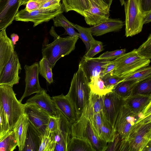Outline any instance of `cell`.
<instances>
[{
    "label": "cell",
    "mask_w": 151,
    "mask_h": 151,
    "mask_svg": "<svg viewBox=\"0 0 151 151\" xmlns=\"http://www.w3.org/2000/svg\"><path fill=\"white\" fill-rule=\"evenodd\" d=\"M88 83L84 71L79 63L78 70L74 74L69 91L66 95L75 108L77 119L89 100L91 90Z\"/></svg>",
    "instance_id": "6da1fadb"
},
{
    "label": "cell",
    "mask_w": 151,
    "mask_h": 151,
    "mask_svg": "<svg viewBox=\"0 0 151 151\" xmlns=\"http://www.w3.org/2000/svg\"><path fill=\"white\" fill-rule=\"evenodd\" d=\"M50 33L54 37V41L49 44L45 42L43 45L42 53V57L47 59L53 68L58 60L74 50L78 37H60L56 33L53 26Z\"/></svg>",
    "instance_id": "7a4b0ae2"
},
{
    "label": "cell",
    "mask_w": 151,
    "mask_h": 151,
    "mask_svg": "<svg viewBox=\"0 0 151 151\" xmlns=\"http://www.w3.org/2000/svg\"><path fill=\"white\" fill-rule=\"evenodd\" d=\"M0 105L2 106L11 130L24 113L25 104L17 99L12 87L0 85Z\"/></svg>",
    "instance_id": "3957f363"
},
{
    "label": "cell",
    "mask_w": 151,
    "mask_h": 151,
    "mask_svg": "<svg viewBox=\"0 0 151 151\" xmlns=\"http://www.w3.org/2000/svg\"><path fill=\"white\" fill-rule=\"evenodd\" d=\"M87 106L86 104L79 118L71 125V136L86 138L96 151H106L108 143L101 139L95 132L90 121Z\"/></svg>",
    "instance_id": "277c9868"
},
{
    "label": "cell",
    "mask_w": 151,
    "mask_h": 151,
    "mask_svg": "<svg viewBox=\"0 0 151 151\" xmlns=\"http://www.w3.org/2000/svg\"><path fill=\"white\" fill-rule=\"evenodd\" d=\"M114 61L115 68L110 73L113 75L124 78L138 70L148 66L151 62L150 59L139 55L137 49L120 55Z\"/></svg>",
    "instance_id": "5b68a950"
},
{
    "label": "cell",
    "mask_w": 151,
    "mask_h": 151,
    "mask_svg": "<svg viewBox=\"0 0 151 151\" xmlns=\"http://www.w3.org/2000/svg\"><path fill=\"white\" fill-rule=\"evenodd\" d=\"M125 13V36L131 37L140 32L144 24L143 13L136 0H127L124 4Z\"/></svg>",
    "instance_id": "8992f818"
},
{
    "label": "cell",
    "mask_w": 151,
    "mask_h": 151,
    "mask_svg": "<svg viewBox=\"0 0 151 151\" xmlns=\"http://www.w3.org/2000/svg\"><path fill=\"white\" fill-rule=\"evenodd\" d=\"M63 8L61 3L53 6L33 10L30 12L25 9L18 12L14 17L17 21L34 23V27L52 19L58 14L63 13Z\"/></svg>",
    "instance_id": "52a82bcc"
},
{
    "label": "cell",
    "mask_w": 151,
    "mask_h": 151,
    "mask_svg": "<svg viewBox=\"0 0 151 151\" xmlns=\"http://www.w3.org/2000/svg\"><path fill=\"white\" fill-rule=\"evenodd\" d=\"M144 118L142 113L132 112L124 102L117 120L116 130L123 139H127L129 134L137 123Z\"/></svg>",
    "instance_id": "ba28073f"
},
{
    "label": "cell",
    "mask_w": 151,
    "mask_h": 151,
    "mask_svg": "<svg viewBox=\"0 0 151 151\" xmlns=\"http://www.w3.org/2000/svg\"><path fill=\"white\" fill-rule=\"evenodd\" d=\"M151 138V122L144 124L139 122L129 136L130 151H142Z\"/></svg>",
    "instance_id": "9c48e42d"
},
{
    "label": "cell",
    "mask_w": 151,
    "mask_h": 151,
    "mask_svg": "<svg viewBox=\"0 0 151 151\" xmlns=\"http://www.w3.org/2000/svg\"><path fill=\"white\" fill-rule=\"evenodd\" d=\"M22 70L18 55L15 51L0 71V85L12 87L18 84L20 79L19 74Z\"/></svg>",
    "instance_id": "30bf717a"
},
{
    "label": "cell",
    "mask_w": 151,
    "mask_h": 151,
    "mask_svg": "<svg viewBox=\"0 0 151 151\" xmlns=\"http://www.w3.org/2000/svg\"><path fill=\"white\" fill-rule=\"evenodd\" d=\"M104 99L102 113L106 119L116 130L117 120L125 100L112 92L104 96Z\"/></svg>",
    "instance_id": "8fae6325"
},
{
    "label": "cell",
    "mask_w": 151,
    "mask_h": 151,
    "mask_svg": "<svg viewBox=\"0 0 151 151\" xmlns=\"http://www.w3.org/2000/svg\"><path fill=\"white\" fill-rule=\"evenodd\" d=\"M24 104V113L29 122L42 136L45 135L50 115L35 104Z\"/></svg>",
    "instance_id": "7c38bea8"
},
{
    "label": "cell",
    "mask_w": 151,
    "mask_h": 151,
    "mask_svg": "<svg viewBox=\"0 0 151 151\" xmlns=\"http://www.w3.org/2000/svg\"><path fill=\"white\" fill-rule=\"evenodd\" d=\"M25 73V87L24 92L19 101L22 100L33 94L43 91L39 83L38 75L40 73L39 63L35 62L31 65H26L24 67Z\"/></svg>",
    "instance_id": "4fadbf2b"
},
{
    "label": "cell",
    "mask_w": 151,
    "mask_h": 151,
    "mask_svg": "<svg viewBox=\"0 0 151 151\" xmlns=\"http://www.w3.org/2000/svg\"><path fill=\"white\" fill-rule=\"evenodd\" d=\"M22 0H0V30L12 23Z\"/></svg>",
    "instance_id": "5bb4252c"
},
{
    "label": "cell",
    "mask_w": 151,
    "mask_h": 151,
    "mask_svg": "<svg viewBox=\"0 0 151 151\" xmlns=\"http://www.w3.org/2000/svg\"><path fill=\"white\" fill-rule=\"evenodd\" d=\"M111 61L101 59L98 57L88 58L83 57L79 63L89 82L92 78L99 76Z\"/></svg>",
    "instance_id": "9a60e30c"
},
{
    "label": "cell",
    "mask_w": 151,
    "mask_h": 151,
    "mask_svg": "<svg viewBox=\"0 0 151 151\" xmlns=\"http://www.w3.org/2000/svg\"><path fill=\"white\" fill-rule=\"evenodd\" d=\"M26 103L36 105L50 116H55L57 114L58 109L52 98L47 93L45 90L44 89L36 93V94L28 99Z\"/></svg>",
    "instance_id": "2e32d148"
},
{
    "label": "cell",
    "mask_w": 151,
    "mask_h": 151,
    "mask_svg": "<svg viewBox=\"0 0 151 151\" xmlns=\"http://www.w3.org/2000/svg\"><path fill=\"white\" fill-rule=\"evenodd\" d=\"M91 5L90 9L83 12L86 23L93 26L98 25L109 18L110 8L101 9L92 0H89Z\"/></svg>",
    "instance_id": "e0dca14e"
},
{
    "label": "cell",
    "mask_w": 151,
    "mask_h": 151,
    "mask_svg": "<svg viewBox=\"0 0 151 151\" xmlns=\"http://www.w3.org/2000/svg\"><path fill=\"white\" fill-rule=\"evenodd\" d=\"M52 99L57 108L60 111L72 124L77 119L75 108L70 100L63 93L53 96Z\"/></svg>",
    "instance_id": "ac0fdd59"
},
{
    "label": "cell",
    "mask_w": 151,
    "mask_h": 151,
    "mask_svg": "<svg viewBox=\"0 0 151 151\" xmlns=\"http://www.w3.org/2000/svg\"><path fill=\"white\" fill-rule=\"evenodd\" d=\"M15 46L7 36L6 29L0 32V71L15 51Z\"/></svg>",
    "instance_id": "d6986e66"
},
{
    "label": "cell",
    "mask_w": 151,
    "mask_h": 151,
    "mask_svg": "<svg viewBox=\"0 0 151 151\" xmlns=\"http://www.w3.org/2000/svg\"><path fill=\"white\" fill-rule=\"evenodd\" d=\"M124 22L119 19L109 18L100 24L91 27L93 35L101 36L107 33L117 32L124 26Z\"/></svg>",
    "instance_id": "ffe728a7"
},
{
    "label": "cell",
    "mask_w": 151,
    "mask_h": 151,
    "mask_svg": "<svg viewBox=\"0 0 151 151\" xmlns=\"http://www.w3.org/2000/svg\"><path fill=\"white\" fill-rule=\"evenodd\" d=\"M42 137V134L29 122L22 151H38Z\"/></svg>",
    "instance_id": "44dd1931"
},
{
    "label": "cell",
    "mask_w": 151,
    "mask_h": 151,
    "mask_svg": "<svg viewBox=\"0 0 151 151\" xmlns=\"http://www.w3.org/2000/svg\"><path fill=\"white\" fill-rule=\"evenodd\" d=\"M29 122L24 113L13 130L17 141L19 151H22L24 148Z\"/></svg>",
    "instance_id": "7402d4cb"
},
{
    "label": "cell",
    "mask_w": 151,
    "mask_h": 151,
    "mask_svg": "<svg viewBox=\"0 0 151 151\" xmlns=\"http://www.w3.org/2000/svg\"><path fill=\"white\" fill-rule=\"evenodd\" d=\"M151 101V97L141 95L131 96L125 100L131 111L136 114L142 113Z\"/></svg>",
    "instance_id": "603a6c76"
},
{
    "label": "cell",
    "mask_w": 151,
    "mask_h": 151,
    "mask_svg": "<svg viewBox=\"0 0 151 151\" xmlns=\"http://www.w3.org/2000/svg\"><path fill=\"white\" fill-rule=\"evenodd\" d=\"M63 9L68 12L74 11L84 17L83 12L90 9L89 0H62Z\"/></svg>",
    "instance_id": "cb8c5ba5"
},
{
    "label": "cell",
    "mask_w": 151,
    "mask_h": 151,
    "mask_svg": "<svg viewBox=\"0 0 151 151\" xmlns=\"http://www.w3.org/2000/svg\"><path fill=\"white\" fill-rule=\"evenodd\" d=\"M138 82L133 80L123 81L116 85L112 92L125 100L131 96L133 89Z\"/></svg>",
    "instance_id": "d4e9b609"
},
{
    "label": "cell",
    "mask_w": 151,
    "mask_h": 151,
    "mask_svg": "<svg viewBox=\"0 0 151 151\" xmlns=\"http://www.w3.org/2000/svg\"><path fill=\"white\" fill-rule=\"evenodd\" d=\"M67 151H96L90 141L86 138L71 137Z\"/></svg>",
    "instance_id": "484cf974"
},
{
    "label": "cell",
    "mask_w": 151,
    "mask_h": 151,
    "mask_svg": "<svg viewBox=\"0 0 151 151\" xmlns=\"http://www.w3.org/2000/svg\"><path fill=\"white\" fill-rule=\"evenodd\" d=\"M104 105V96L94 93L91 91L87 103L88 111L89 115L102 111Z\"/></svg>",
    "instance_id": "4316f807"
},
{
    "label": "cell",
    "mask_w": 151,
    "mask_h": 151,
    "mask_svg": "<svg viewBox=\"0 0 151 151\" xmlns=\"http://www.w3.org/2000/svg\"><path fill=\"white\" fill-rule=\"evenodd\" d=\"M103 121L100 137L101 139L109 143L113 142L116 136V130L106 119L102 113Z\"/></svg>",
    "instance_id": "83f0119b"
},
{
    "label": "cell",
    "mask_w": 151,
    "mask_h": 151,
    "mask_svg": "<svg viewBox=\"0 0 151 151\" xmlns=\"http://www.w3.org/2000/svg\"><path fill=\"white\" fill-rule=\"evenodd\" d=\"M17 146V141L13 130L0 138V151H13Z\"/></svg>",
    "instance_id": "f1b7e54d"
},
{
    "label": "cell",
    "mask_w": 151,
    "mask_h": 151,
    "mask_svg": "<svg viewBox=\"0 0 151 151\" xmlns=\"http://www.w3.org/2000/svg\"><path fill=\"white\" fill-rule=\"evenodd\" d=\"M138 95L151 97V76L136 84L131 96Z\"/></svg>",
    "instance_id": "f546056e"
},
{
    "label": "cell",
    "mask_w": 151,
    "mask_h": 151,
    "mask_svg": "<svg viewBox=\"0 0 151 151\" xmlns=\"http://www.w3.org/2000/svg\"><path fill=\"white\" fill-rule=\"evenodd\" d=\"M91 91L101 96H104L112 92V90L107 88L105 86L102 78L99 76L91 79L88 83Z\"/></svg>",
    "instance_id": "4dcf8cb0"
},
{
    "label": "cell",
    "mask_w": 151,
    "mask_h": 151,
    "mask_svg": "<svg viewBox=\"0 0 151 151\" xmlns=\"http://www.w3.org/2000/svg\"><path fill=\"white\" fill-rule=\"evenodd\" d=\"M75 28L78 31L80 35V38L85 45L86 53L89 50L91 43L95 40L92 36L91 28L83 27L75 24Z\"/></svg>",
    "instance_id": "1f68e13d"
},
{
    "label": "cell",
    "mask_w": 151,
    "mask_h": 151,
    "mask_svg": "<svg viewBox=\"0 0 151 151\" xmlns=\"http://www.w3.org/2000/svg\"><path fill=\"white\" fill-rule=\"evenodd\" d=\"M40 74L44 77L47 83L50 84L53 82L52 67L48 61L42 57L39 62Z\"/></svg>",
    "instance_id": "d6a6232c"
},
{
    "label": "cell",
    "mask_w": 151,
    "mask_h": 151,
    "mask_svg": "<svg viewBox=\"0 0 151 151\" xmlns=\"http://www.w3.org/2000/svg\"><path fill=\"white\" fill-rule=\"evenodd\" d=\"M151 76V66L141 68L125 78L124 81L136 80L138 82Z\"/></svg>",
    "instance_id": "836d02e7"
},
{
    "label": "cell",
    "mask_w": 151,
    "mask_h": 151,
    "mask_svg": "<svg viewBox=\"0 0 151 151\" xmlns=\"http://www.w3.org/2000/svg\"><path fill=\"white\" fill-rule=\"evenodd\" d=\"M0 105V138H1L12 130L3 108L1 105Z\"/></svg>",
    "instance_id": "e575fe53"
},
{
    "label": "cell",
    "mask_w": 151,
    "mask_h": 151,
    "mask_svg": "<svg viewBox=\"0 0 151 151\" xmlns=\"http://www.w3.org/2000/svg\"><path fill=\"white\" fill-rule=\"evenodd\" d=\"M138 54L145 58L151 59V33L147 40L137 49Z\"/></svg>",
    "instance_id": "d590c367"
},
{
    "label": "cell",
    "mask_w": 151,
    "mask_h": 151,
    "mask_svg": "<svg viewBox=\"0 0 151 151\" xmlns=\"http://www.w3.org/2000/svg\"><path fill=\"white\" fill-rule=\"evenodd\" d=\"M88 112L91 122L95 132L100 138V131L103 121L102 111L99 113L91 115L89 114L88 109Z\"/></svg>",
    "instance_id": "8d00e7d4"
},
{
    "label": "cell",
    "mask_w": 151,
    "mask_h": 151,
    "mask_svg": "<svg viewBox=\"0 0 151 151\" xmlns=\"http://www.w3.org/2000/svg\"><path fill=\"white\" fill-rule=\"evenodd\" d=\"M106 86L113 90L114 87L120 82L124 81V78L113 75L111 73H108L101 77Z\"/></svg>",
    "instance_id": "74e56055"
},
{
    "label": "cell",
    "mask_w": 151,
    "mask_h": 151,
    "mask_svg": "<svg viewBox=\"0 0 151 151\" xmlns=\"http://www.w3.org/2000/svg\"><path fill=\"white\" fill-rule=\"evenodd\" d=\"M104 50L103 43L95 40L91 43L89 50L83 56L86 58H92Z\"/></svg>",
    "instance_id": "f35d334b"
},
{
    "label": "cell",
    "mask_w": 151,
    "mask_h": 151,
    "mask_svg": "<svg viewBox=\"0 0 151 151\" xmlns=\"http://www.w3.org/2000/svg\"><path fill=\"white\" fill-rule=\"evenodd\" d=\"M56 143L51 139L50 134L42 136L38 151H54Z\"/></svg>",
    "instance_id": "ab89813d"
},
{
    "label": "cell",
    "mask_w": 151,
    "mask_h": 151,
    "mask_svg": "<svg viewBox=\"0 0 151 151\" xmlns=\"http://www.w3.org/2000/svg\"><path fill=\"white\" fill-rule=\"evenodd\" d=\"M54 25L56 27H60L64 28L72 26L75 28V24L69 21L63 15L62 13L57 15L52 19Z\"/></svg>",
    "instance_id": "60d3db41"
},
{
    "label": "cell",
    "mask_w": 151,
    "mask_h": 151,
    "mask_svg": "<svg viewBox=\"0 0 151 151\" xmlns=\"http://www.w3.org/2000/svg\"><path fill=\"white\" fill-rule=\"evenodd\" d=\"M125 49L117 50L111 51H107L101 55L98 58L101 59L112 60L125 53Z\"/></svg>",
    "instance_id": "b9f144b4"
},
{
    "label": "cell",
    "mask_w": 151,
    "mask_h": 151,
    "mask_svg": "<svg viewBox=\"0 0 151 151\" xmlns=\"http://www.w3.org/2000/svg\"><path fill=\"white\" fill-rule=\"evenodd\" d=\"M59 126V117L57 114L55 116H50L45 135H48L58 130Z\"/></svg>",
    "instance_id": "7bdbcfd3"
},
{
    "label": "cell",
    "mask_w": 151,
    "mask_h": 151,
    "mask_svg": "<svg viewBox=\"0 0 151 151\" xmlns=\"http://www.w3.org/2000/svg\"><path fill=\"white\" fill-rule=\"evenodd\" d=\"M49 0H30L26 4L25 9L29 12L40 9L41 6Z\"/></svg>",
    "instance_id": "ee69618b"
},
{
    "label": "cell",
    "mask_w": 151,
    "mask_h": 151,
    "mask_svg": "<svg viewBox=\"0 0 151 151\" xmlns=\"http://www.w3.org/2000/svg\"><path fill=\"white\" fill-rule=\"evenodd\" d=\"M140 7L143 14L151 10V0H140Z\"/></svg>",
    "instance_id": "f6af8a7d"
},
{
    "label": "cell",
    "mask_w": 151,
    "mask_h": 151,
    "mask_svg": "<svg viewBox=\"0 0 151 151\" xmlns=\"http://www.w3.org/2000/svg\"><path fill=\"white\" fill-rule=\"evenodd\" d=\"M115 64L113 60L109 63L106 66L104 70L100 74L99 76L102 77L106 74L112 72L114 69Z\"/></svg>",
    "instance_id": "bcb514c9"
},
{
    "label": "cell",
    "mask_w": 151,
    "mask_h": 151,
    "mask_svg": "<svg viewBox=\"0 0 151 151\" xmlns=\"http://www.w3.org/2000/svg\"><path fill=\"white\" fill-rule=\"evenodd\" d=\"M74 28L72 26H70L64 28L65 29V35H68L69 36L72 37H77L80 38V35L75 31Z\"/></svg>",
    "instance_id": "7dc6e473"
},
{
    "label": "cell",
    "mask_w": 151,
    "mask_h": 151,
    "mask_svg": "<svg viewBox=\"0 0 151 151\" xmlns=\"http://www.w3.org/2000/svg\"><path fill=\"white\" fill-rule=\"evenodd\" d=\"M61 0H49L44 4L41 6L40 9L57 5L61 3Z\"/></svg>",
    "instance_id": "c3c4849f"
},
{
    "label": "cell",
    "mask_w": 151,
    "mask_h": 151,
    "mask_svg": "<svg viewBox=\"0 0 151 151\" xmlns=\"http://www.w3.org/2000/svg\"><path fill=\"white\" fill-rule=\"evenodd\" d=\"M92 0L96 5L99 7L101 9H105L107 7H109L104 2L103 0Z\"/></svg>",
    "instance_id": "681fc988"
},
{
    "label": "cell",
    "mask_w": 151,
    "mask_h": 151,
    "mask_svg": "<svg viewBox=\"0 0 151 151\" xmlns=\"http://www.w3.org/2000/svg\"><path fill=\"white\" fill-rule=\"evenodd\" d=\"M143 22L144 24L151 22V10L143 14Z\"/></svg>",
    "instance_id": "f907efd6"
},
{
    "label": "cell",
    "mask_w": 151,
    "mask_h": 151,
    "mask_svg": "<svg viewBox=\"0 0 151 151\" xmlns=\"http://www.w3.org/2000/svg\"><path fill=\"white\" fill-rule=\"evenodd\" d=\"M144 118L151 114V101L142 113Z\"/></svg>",
    "instance_id": "816d5d0a"
},
{
    "label": "cell",
    "mask_w": 151,
    "mask_h": 151,
    "mask_svg": "<svg viewBox=\"0 0 151 151\" xmlns=\"http://www.w3.org/2000/svg\"><path fill=\"white\" fill-rule=\"evenodd\" d=\"M11 40L13 44L15 45L17 44L16 42H17L19 39V36L16 34L12 33L11 36Z\"/></svg>",
    "instance_id": "f5cc1de1"
},
{
    "label": "cell",
    "mask_w": 151,
    "mask_h": 151,
    "mask_svg": "<svg viewBox=\"0 0 151 151\" xmlns=\"http://www.w3.org/2000/svg\"><path fill=\"white\" fill-rule=\"evenodd\" d=\"M151 122V114L144 117L139 122L141 124H144Z\"/></svg>",
    "instance_id": "db71d44e"
},
{
    "label": "cell",
    "mask_w": 151,
    "mask_h": 151,
    "mask_svg": "<svg viewBox=\"0 0 151 151\" xmlns=\"http://www.w3.org/2000/svg\"><path fill=\"white\" fill-rule=\"evenodd\" d=\"M142 151H151V138L143 148Z\"/></svg>",
    "instance_id": "11a10c76"
},
{
    "label": "cell",
    "mask_w": 151,
    "mask_h": 151,
    "mask_svg": "<svg viewBox=\"0 0 151 151\" xmlns=\"http://www.w3.org/2000/svg\"><path fill=\"white\" fill-rule=\"evenodd\" d=\"M103 1L110 8L113 0H103Z\"/></svg>",
    "instance_id": "9f6ffc18"
},
{
    "label": "cell",
    "mask_w": 151,
    "mask_h": 151,
    "mask_svg": "<svg viewBox=\"0 0 151 151\" xmlns=\"http://www.w3.org/2000/svg\"><path fill=\"white\" fill-rule=\"evenodd\" d=\"M30 0H22V2L21 4L22 5H26L27 2Z\"/></svg>",
    "instance_id": "6f0895ef"
},
{
    "label": "cell",
    "mask_w": 151,
    "mask_h": 151,
    "mask_svg": "<svg viewBox=\"0 0 151 151\" xmlns=\"http://www.w3.org/2000/svg\"><path fill=\"white\" fill-rule=\"evenodd\" d=\"M119 1L121 5L123 6V5H124L125 2L124 0H119Z\"/></svg>",
    "instance_id": "680465c9"
},
{
    "label": "cell",
    "mask_w": 151,
    "mask_h": 151,
    "mask_svg": "<svg viewBox=\"0 0 151 151\" xmlns=\"http://www.w3.org/2000/svg\"><path fill=\"white\" fill-rule=\"evenodd\" d=\"M140 7V0H136ZM141 8V7H140Z\"/></svg>",
    "instance_id": "91938a15"
}]
</instances>
